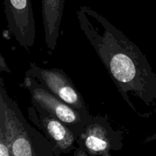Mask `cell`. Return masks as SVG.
Instances as JSON below:
<instances>
[{
	"label": "cell",
	"instance_id": "ba28073f",
	"mask_svg": "<svg viewBox=\"0 0 156 156\" xmlns=\"http://www.w3.org/2000/svg\"><path fill=\"white\" fill-rule=\"evenodd\" d=\"M65 0H41V14L47 50H56L63 15Z\"/></svg>",
	"mask_w": 156,
	"mask_h": 156
},
{
	"label": "cell",
	"instance_id": "30bf717a",
	"mask_svg": "<svg viewBox=\"0 0 156 156\" xmlns=\"http://www.w3.org/2000/svg\"><path fill=\"white\" fill-rule=\"evenodd\" d=\"M155 140H156V133H153L152 135L146 137V138L145 139L144 141H143V143H144V144H147V143H151V142L155 141Z\"/></svg>",
	"mask_w": 156,
	"mask_h": 156
},
{
	"label": "cell",
	"instance_id": "3957f363",
	"mask_svg": "<svg viewBox=\"0 0 156 156\" xmlns=\"http://www.w3.org/2000/svg\"><path fill=\"white\" fill-rule=\"evenodd\" d=\"M123 133L113 128L108 115H98L88 123L77 140L75 156H111L123 146Z\"/></svg>",
	"mask_w": 156,
	"mask_h": 156
},
{
	"label": "cell",
	"instance_id": "8992f818",
	"mask_svg": "<svg viewBox=\"0 0 156 156\" xmlns=\"http://www.w3.org/2000/svg\"><path fill=\"white\" fill-rule=\"evenodd\" d=\"M27 114L29 120L50 140L58 155L77 149V137L73 130L39 104L31 101Z\"/></svg>",
	"mask_w": 156,
	"mask_h": 156
},
{
	"label": "cell",
	"instance_id": "277c9868",
	"mask_svg": "<svg viewBox=\"0 0 156 156\" xmlns=\"http://www.w3.org/2000/svg\"><path fill=\"white\" fill-rule=\"evenodd\" d=\"M24 76L38 81L50 92L79 111L87 120L90 121L93 118L81 92L62 69L42 68L30 62Z\"/></svg>",
	"mask_w": 156,
	"mask_h": 156
},
{
	"label": "cell",
	"instance_id": "9c48e42d",
	"mask_svg": "<svg viewBox=\"0 0 156 156\" xmlns=\"http://www.w3.org/2000/svg\"><path fill=\"white\" fill-rule=\"evenodd\" d=\"M0 71L1 72H5L7 73H11L10 69L8 66L7 62H6L5 59L3 56L2 54H0Z\"/></svg>",
	"mask_w": 156,
	"mask_h": 156
},
{
	"label": "cell",
	"instance_id": "7a4b0ae2",
	"mask_svg": "<svg viewBox=\"0 0 156 156\" xmlns=\"http://www.w3.org/2000/svg\"><path fill=\"white\" fill-rule=\"evenodd\" d=\"M0 156H59L41 130L29 124L0 78Z\"/></svg>",
	"mask_w": 156,
	"mask_h": 156
},
{
	"label": "cell",
	"instance_id": "5b68a950",
	"mask_svg": "<svg viewBox=\"0 0 156 156\" xmlns=\"http://www.w3.org/2000/svg\"><path fill=\"white\" fill-rule=\"evenodd\" d=\"M21 86L30 93V101L39 104L42 108L66 123L73 130L78 140L85 130V126L89 122L88 120L34 78L24 76Z\"/></svg>",
	"mask_w": 156,
	"mask_h": 156
},
{
	"label": "cell",
	"instance_id": "52a82bcc",
	"mask_svg": "<svg viewBox=\"0 0 156 156\" xmlns=\"http://www.w3.org/2000/svg\"><path fill=\"white\" fill-rule=\"evenodd\" d=\"M8 28L21 47L28 51L36 39L31 0H4Z\"/></svg>",
	"mask_w": 156,
	"mask_h": 156
},
{
	"label": "cell",
	"instance_id": "6da1fadb",
	"mask_svg": "<svg viewBox=\"0 0 156 156\" xmlns=\"http://www.w3.org/2000/svg\"><path fill=\"white\" fill-rule=\"evenodd\" d=\"M76 17L79 28L128 107L140 117L149 118L156 108V73L146 55L94 9L80 6Z\"/></svg>",
	"mask_w": 156,
	"mask_h": 156
}]
</instances>
